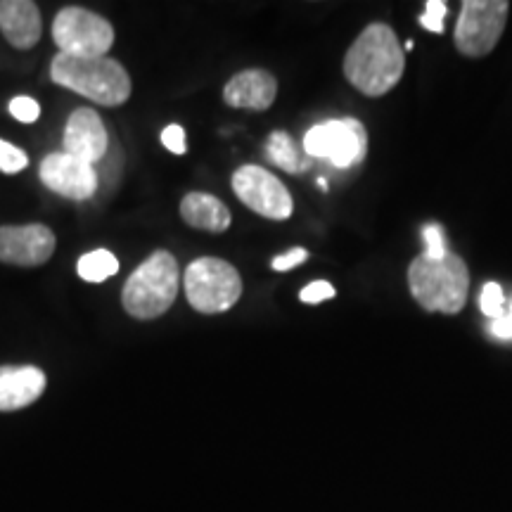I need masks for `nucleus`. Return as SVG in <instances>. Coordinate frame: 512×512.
Returning <instances> with one entry per match:
<instances>
[{"mask_svg":"<svg viewBox=\"0 0 512 512\" xmlns=\"http://www.w3.org/2000/svg\"><path fill=\"white\" fill-rule=\"evenodd\" d=\"M266 155L271 162L278 166V169L287 171V174H302L311 166V162H306L299 145L294 143L290 133L285 131H273L266 140Z\"/></svg>","mask_w":512,"mask_h":512,"instance_id":"nucleus-17","label":"nucleus"},{"mask_svg":"<svg viewBox=\"0 0 512 512\" xmlns=\"http://www.w3.org/2000/svg\"><path fill=\"white\" fill-rule=\"evenodd\" d=\"M10 114L22 124H34V121L41 117V105L34 98H27V95H19V98H12L10 102Z\"/></svg>","mask_w":512,"mask_h":512,"instance_id":"nucleus-23","label":"nucleus"},{"mask_svg":"<svg viewBox=\"0 0 512 512\" xmlns=\"http://www.w3.org/2000/svg\"><path fill=\"white\" fill-rule=\"evenodd\" d=\"M408 287L415 302L425 311L453 316L467 304L470 271L465 261L451 252L444 259H427L425 254H420L408 266Z\"/></svg>","mask_w":512,"mask_h":512,"instance_id":"nucleus-3","label":"nucleus"},{"mask_svg":"<svg viewBox=\"0 0 512 512\" xmlns=\"http://www.w3.org/2000/svg\"><path fill=\"white\" fill-rule=\"evenodd\" d=\"M178 285H181V271H178L176 256L166 249H159L147 256L126 280L121 304L128 316L155 320L174 306Z\"/></svg>","mask_w":512,"mask_h":512,"instance_id":"nucleus-4","label":"nucleus"},{"mask_svg":"<svg viewBox=\"0 0 512 512\" xmlns=\"http://www.w3.org/2000/svg\"><path fill=\"white\" fill-rule=\"evenodd\" d=\"M233 192L242 204L271 221H285L292 216V195L283 181H278L264 166L245 164L233 174Z\"/></svg>","mask_w":512,"mask_h":512,"instance_id":"nucleus-9","label":"nucleus"},{"mask_svg":"<svg viewBox=\"0 0 512 512\" xmlns=\"http://www.w3.org/2000/svg\"><path fill=\"white\" fill-rule=\"evenodd\" d=\"M183 287L192 309L207 316L226 313L242 297L238 268L216 256H202L192 261L183 275Z\"/></svg>","mask_w":512,"mask_h":512,"instance_id":"nucleus-5","label":"nucleus"},{"mask_svg":"<svg viewBox=\"0 0 512 512\" xmlns=\"http://www.w3.org/2000/svg\"><path fill=\"white\" fill-rule=\"evenodd\" d=\"M41 181L57 195L67 200H91L98 192V174L95 166L81 162L67 152H53L41 162Z\"/></svg>","mask_w":512,"mask_h":512,"instance_id":"nucleus-11","label":"nucleus"},{"mask_svg":"<svg viewBox=\"0 0 512 512\" xmlns=\"http://www.w3.org/2000/svg\"><path fill=\"white\" fill-rule=\"evenodd\" d=\"M304 152L313 159H328L337 169H349L366 159L368 133L356 119H332L309 128Z\"/></svg>","mask_w":512,"mask_h":512,"instance_id":"nucleus-8","label":"nucleus"},{"mask_svg":"<svg viewBox=\"0 0 512 512\" xmlns=\"http://www.w3.org/2000/svg\"><path fill=\"white\" fill-rule=\"evenodd\" d=\"M335 297V287H332L328 280H316V283L306 285L302 292H299V299L304 304H320L328 302V299Z\"/></svg>","mask_w":512,"mask_h":512,"instance_id":"nucleus-24","label":"nucleus"},{"mask_svg":"<svg viewBox=\"0 0 512 512\" xmlns=\"http://www.w3.org/2000/svg\"><path fill=\"white\" fill-rule=\"evenodd\" d=\"M422 238H425V256L427 259H444L446 252V240H444V228L439 223H427L422 228Z\"/></svg>","mask_w":512,"mask_h":512,"instance_id":"nucleus-21","label":"nucleus"},{"mask_svg":"<svg viewBox=\"0 0 512 512\" xmlns=\"http://www.w3.org/2000/svg\"><path fill=\"white\" fill-rule=\"evenodd\" d=\"M0 31L10 46L19 50L34 48L41 41V10L31 0H3L0 3Z\"/></svg>","mask_w":512,"mask_h":512,"instance_id":"nucleus-15","label":"nucleus"},{"mask_svg":"<svg viewBox=\"0 0 512 512\" xmlns=\"http://www.w3.org/2000/svg\"><path fill=\"white\" fill-rule=\"evenodd\" d=\"M309 259V252H306L304 247H294V249H290V252H285V254H280V256H275L273 259V271H292V268H297L299 264H304V261Z\"/></svg>","mask_w":512,"mask_h":512,"instance_id":"nucleus-26","label":"nucleus"},{"mask_svg":"<svg viewBox=\"0 0 512 512\" xmlns=\"http://www.w3.org/2000/svg\"><path fill=\"white\" fill-rule=\"evenodd\" d=\"M114 38L112 24L86 8H64L53 22V41L64 55L107 57Z\"/></svg>","mask_w":512,"mask_h":512,"instance_id":"nucleus-7","label":"nucleus"},{"mask_svg":"<svg viewBox=\"0 0 512 512\" xmlns=\"http://www.w3.org/2000/svg\"><path fill=\"white\" fill-rule=\"evenodd\" d=\"M479 306H482V313L486 318L496 320L505 313V294L503 287L498 283H486L482 287V294H479Z\"/></svg>","mask_w":512,"mask_h":512,"instance_id":"nucleus-19","label":"nucleus"},{"mask_svg":"<svg viewBox=\"0 0 512 512\" xmlns=\"http://www.w3.org/2000/svg\"><path fill=\"white\" fill-rule=\"evenodd\" d=\"M489 332L498 339H512V304L505 309V313L501 318L491 320Z\"/></svg>","mask_w":512,"mask_h":512,"instance_id":"nucleus-27","label":"nucleus"},{"mask_svg":"<svg viewBox=\"0 0 512 512\" xmlns=\"http://www.w3.org/2000/svg\"><path fill=\"white\" fill-rule=\"evenodd\" d=\"M29 166L27 152L19 150L8 140L0 138V171L3 174H17V171H24Z\"/></svg>","mask_w":512,"mask_h":512,"instance_id":"nucleus-20","label":"nucleus"},{"mask_svg":"<svg viewBox=\"0 0 512 512\" xmlns=\"http://www.w3.org/2000/svg\"><path fill=\"white\" fill-rule=\"evenodd\" d=\"M448 15V8L444 0H430L425 5V12L420 15V24L432 34H441L444 31V19Z\"/></svg>","mask_w":512,"mask_h":512,"instance_id":"nucleus-22","label":"nucleus"},{"mask_svg":"<svg viewBox=\"0 0 512 512\" xmlns=\"http://www.w3.org/2000/svg\"><path fill=\"white\" fill-rule=\"evenodd\" d=\"M50 79L88 98L95 105L121 107L131 98V76L112 57H74L57 53L50 62Z\"/></svg>","mask_w":512,"mask_h":512,"instance_id":"nucleus-2","label":"nucleus"},{"mask_svg":"<svg viewBox=\"0 0 512 512\" xmlns=\"http://www.w3.org/2000/svg\"><path fill=\"white\" fill-rule=\"evenodd\" d=\"M275 95H278V81L266 69H245L223 88V100L235 110L264 112L275 102Z\"/></svg>","mask_w":512,"mask_h":512,"instance_id":"nucleus-13","label":"nucleus"},{"mask_svg":"<svg viewBox=\"0 0 512 512\" xmlns=\"http://www.w3.org/2000/svg\"><path fill=\"white\" fill-rule=\"evenodd\" d=\"M403 69L406 53L387 24H370L363 29L344 57V76L368 98H380L399 86Z\"/></svg>","mask_w":512,"mask_h":512,"instance_id":"nucleus-1","label":"nucleus"},{"mask_svg":"<svg viewBox=\"0 0 512 512\" xmlns=\"http://www.w3.org/2000/svg\"><path fill=\"white\" fill-rule=\"evenodd\" d=\"M76 271H79V275L86 283H105L107 278L117 275L119 261L117 256L107 252V249H95V252L81 256Z\"/></svg>","mask_w":512,"mask_h":512,"instance_id":"nucleus-18","label":"nucleus"},{"mask_svg":"<svg viewBox=\"0 0 512 512\" xmlns=\"http://www.w3.org/2000/svg\"><path fill=\"white\" fill-rule=\"evenodd\" d=\"M107 147H110V136L100 114L91 107L74 110L64 128V152L95 166L107 155Z\"/></svg>","mask_w":512,"mask_h":512,"instance_id":"nucleus-12","label":"nucleus"},{"mask_svg":"<svg viewBox=\"0 0 512 512\" xmlns=\"http://www.w3.org/2000/svg\"><path fill=\"white\" fill-rule=\"evenodd\" d=\"M162 143H164L166 150L174 152V155H185V150H188V143H185L183 126H178V124L166 126L162 131Z\"/></svg>","mask_w":512,"mask_h":512,"instance_id":"nucleus-25","label":"nucleus"},{"mask_svg":"<svg viewBox=\"0 0 512 512\" xmlns=\"http://www.w3.org/2000/svg\"><path fill=\"white\" fill-rule=\"evenodd\" d=\"M318 188L328 190V181H325V178H318Z\"/></svg>","mask_w":512,"mask_h":512,"instance_id":"nucleus-28","label":"nucleus"},{"mask_svg":"<svg viewBox=\"0 0 512 512\" xmlns=\"http://www.w3.org/2000/svg\"><path fill=\"white\" fill-rule=\"evenodd\" d=\"M510 3L505 0H465L460 5L456 24L458 53L465 57H484L498 46L505 24H508Z\"/></svg>","mask_w":512,"mask_h":512,"instance_id":"nucleus-6","label":"nucleus"},{"mask_svg":"<svg viewBox=\"0 0 512 512\" xmlns=\"http://www.w3.org/2000/svg\"><path fill=\"white\" fill-rule=\"evenodd\" d=\"M181 219L190 228L207 230V233H226L230 228V211L219 197L207 192H190L181 202Z\"/></svg>","mask_w":512,"mask_h":512,"instance_id":"nucleus-16","label":"nucleus"},{"mask_svg":"<svg viewBox=\"0 0 512 512\" xmlns=\"http://www.w3.org/2000/svg\"><path fill=\"white\" fill-rule=\"evenodd\" d=\"M46 373L36 366L0 368V411H19L41 399L46 392Z\"/></svg>","mask_w":512,"mask_h":512,"instance_id":"nucleus-14","label":"nucleus"},{"mask_svg":"<svg viewBox=\"0 0 512 512\" xmlns=\"http://www.w3.org/2000/svg\"><path fill=\"white\" fill-rule=\"evenodd\" d=\"M57 238L43 223L0 226V261L10 266H43L55 254Z\"/></svg>","mask_w":512,"mask_h":512,"instance_id":"nucleus-10","label":"nucleus"}]
</instances>
